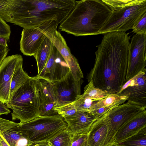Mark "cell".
Instances as JSON below:
<instances>
[{"instance_id": "6da1fadb", "label": "cell", "mask_w": 146, "mask_h": 146, "mask_svg": "<svg viewBox=\"0 0 146 146\" xmlns=\"http://www.w3.org/2000/svg\"><path fill=\"white\" fill-rule=\"evenodd\" d=\"M129 34L122 32L108 33L96 46L94 66L87 78L88 82L109 94L118 93L126 82Z\"/></svg>"}, {"instance_id": "7a4b0ae2", "label": "cell", "mask_w": 146, "mask_h": 146, "mask_svg": "<svg viewBox=\"0 0 146 146\" xmlns=\"http://www.w3.org/2000/svg\"><path fill=\"white\" fill-rule=\"evenodd\" d=\"M74 0H19L15 8L2 16L6 22L27 28L55 20L61 23L75 6Z\"/></svg>"}, {"instance_id": "3957f363", "label": "cell", "mask_w": 146, "mask_h": 146, "mask_svg": "<svg viewBox=\"0 0 146 146\" xmlns=\"http://www.w3.org/2000/svg\"><path fill=\"white\" fill-rule=\"evenodd\" d=\"M111 12L102 0L76 1L75 6L60 23L59 29L77 36L98 35Z\"/></svg>"}, {"instance_id": "277c9868", "label": "cell", "mask_w": 146, "mask_h": 146, "mask_svg": "<svg viewBox=\"0 0 146 146\" xmlns=\"http://www.w3.org/2000/svg\"><path fill=\"white\" fill-rule=\"evenodd\" d=\"M39 92L38 79L31 77L12 94L5 104L12 110L13 121L19 120L23 123L39 117Z\"/></svg>"}, {"instance_id": "5b68a950", "label": "cell", "mask_w": 146, "mask_h": 146, "mask_svg": "<svg viewBox=\"0 0 146 146\" xmlns=\"http://www.w3.org/2000/svg\"><path fill=\"white\" fill-rule=\"evenodd\" d=\"M111 10L110 16L99 31L100 34L125 32L132 29L138 19L146 12V0H131L123 6Z\"/></svg>"}, {"instance_id": "8992f818", "label": "cell", "mask_w": 146, "mask_h": 146, "mask_svg": "<svg viewBox=\"0 0 146 146\" xmlns=\"http://www.w3.org/2000/svg\"><path fill=\"white\" fill-rule=\"evenodd\" d=\"M67 127L64 118L59 114L38 117L18 126L33 143L47 141Z\"/></svg>"}, {"instance_id": "52a82bcc", "label": "cell", "mask_w": 146, "mask_h": 146, "mask_svg": "<svg viewBox=\"0 0 146 146\" xmlns=\"http://www.w3.org/2000/svg\"><path fill=\"white\" fill-rule=\"evenodd\" d=\"M56 20L48 21L39 25L22 30L20 42V50L25 55L34 56L48 35L57 29Z\"/></svg>"}, {"instance_id": "ba28073f", "label": "cell", "mask_w": 146, "mask_h": 146, "mask_svg": "<svg viewBox=\"0 0 146 146\" xmlns=\"http://www.w3.org/2000/svg\"><path fill=\"white\" fill-rule=\"evenodd\" d=\"M146 108L127 102L111 109L109 115L111 120L110 125L104 146L112 145L119 129L134 117L146 110Z\"/></svg>"}, {"instance_id": "9c48e42d", "label": "cell", "mask_w": 146, "mask_h": 146, "mask_svg": "<svg viewBox=\"0 0 146 146\" xmlns=\"http://www.w3.org/2000/svg\"><path fill=\"white\" fill-rule=\"evenodd\" d=\"M146 34L136 33L131 39L129 48L126 82L146 70Z\"/></svg>"}, {"instance_id": "30bf717a", "label": "cell", "mask_w": 146, "mask_h": 146, "mask_svg": "<svg viewBox=\"0 0 146 146\" xmlns=\"http://www.w3.org/2000/svg\"><path fill=\"white\" fill-rule=\"evenodd\" d=\"M83 80H76L70 72L62 80L52 83L56 100L54 107L73 102L81 95Z\"/></svg>"}, {"instance_id": "8fae6325", "label": "cell", "mask_w": 146, "mask_h": 146, "mask_svg": "<svg viewBox=\"0 0 146 146\" xmlns=\"http://www.w3.org/2000/svg\"><path fill=\"white\" fill-rule=\"evenodd\" d=\"M70 72L68 64L53 44L46 65L35 77L53 83L62 80Z\"/></svg>"}, {"instance_id": "7c38bea8", "label": "cell", "mask_w": 146, "mask_h": 146, "mask_svg": "<svg viewBox=\"0 0 146 146\" xmlns=\"http://www.w3.org/2000/svg\"><path fill=\"white\" fill-rule=\"evenodd\" d=\"M146 70L127 81L117 93L127 97V102L146 108Z\"/></svg>"}, {"instance_id": "4fadbf2b", "label": "cell", "mask_w": 146, "mask_h": 146, "mask_svg": "<svg viewBox=\"0 0 146 146\" xmlns=\"http://www.w3.org/2000/svg\"><path fill=\"white\" fill-rule=\"evenodd\" d=\"M68 64L70 72L76 80H82L84 76L77 59L72 54L65 40L60 33L55 29L47 35Z\"/></svg>"}, {"instance_id": "5bb4252c", "label": "cell", "mask_w": 146, "mask_h": 146, "mask_svg": "<svg viewBox=\"0 0 146 146\" xmlns=\"http://www.w3.org/2000/svg\"><path fill=\"white\" fill-rule=\"evenodd\" d=\"M22 56L16 54L6 57L0 65V100L5 104L9 101L12 77Z\"/></svg>"}, {"instance_id": "9a60e30c", "label": "cell", "mask_w": 146, "mask_h": 146, "mask_svg": "<svg viewBox=\"0 0 146 146\" xmlns=\"http://www.w3.org/2000/svg\"><path fill=\"white\" fill-rule=\"evenodd\" d=\"M38 79L40 102L38 116L48 117L58 114L54 109L56 100L52 84L43 79Z\"/></svg>"}, {"instance_id": "2e32d148", "label": "cell", "mask_w": 146, "mask_h": 146, "mask_svg": "<svg viewBox=\"0 0 146 146\" xmlns=\"http://www.w3.org/2000/svg\"><path fill=\"white\" fill-rule=\"evenodd\" d=\"M113 108L98 118L92 123L88 134V146H104L110 125L109 115Z\"/></svg>"}, {"instance_id": "e0dca14e", "label": "cell", "mask_w": 146, "mask_h": 146, "mask_svg": "<svg viewBox=\"0 0 146 146\" xmlns=\"http://www.w3.org/2000/svg\"><path fill=\"white\" fill-rule=\"evenodd\" d=\"M98 118L92 112L80 111L64 119L70 132L78 134H88L92 123Z\"/></svg>"}, {"instance_id": "ac0fdd59", "label": "cell", "mask_w": 146, "mask_h": 146, "mask_svg": "<svg viewBox=\"0 0 146 146\" xmlns=\"http://www.w3.org/2000/svg\"><path fill=\"white\" fill-rule=\"evenodd\" d=\"M145 127H146V110L134 117L119 129L115 135L112 145L124 141L136 134Z\"/></svg>"}, {"instance_id": "d6986e66", "label": "cell", "mask_w": 146, "mask_h": 146, "mask_svg": "<svg viewBox=\"0 0 146 146\" xmlns=\"http://www.w3.org/2000/svg\"><path fill=\"white\" fill-rule=\"evenodd\" d=\"M1 134L10 146H30L33 143L18 126L11 128Z\"/></svg>"}, {"instance_id": "ffe728a7", "label": "cell", "mask_w": 146, "mask_h": 146, "mask_svg": "<svg viewBox=\"0 0 146 146\" xmlns=\"http://www.w3.org/2000/svg\"><path fill=\"white\" fill-rule=\"evenodd\" d=\"M53 45L51 40L47 36L34 56L37 62L38 74L46 65Z\"/></svg>"}, {"instance_id": "44dd1931", "label": "cell", "mask_w": 146, "mask_h": 146, "mask_svg": "<svg viewBox=\"0 0 146 146\" xmlns=\"http://www.w3.org/2000/svg\"><path fill=\"white\" fill-rule=\"evenodd\" d=\"M23 61L22 59L19 62L13 74L11 83L9 97L31 77L23 69Z\"/></svg>"}, {"instance_id": "7402d4cb", "label": "cell", "mask_w": 146, "mask_h": 146, "mask_svg": "<svg viewBox=\"0 0 146 146\" xmlns=\"http://www.w3.org/2000/svg\"><path fill=\"white\" fill-rule=\"evenodd\" d=\"M73 135L67 127L47 141L51 146H71Z\"/></svg>"}, {"instance_id": "603a6c76", "label": "cell", "mask_w": 146, "mask_h": 146, "mask_svg": "<svg viewBox=\"0 0 146 146\" xmlns=\"http://www.w3.org/2000/svg\"><path fill=\"white\" fill-rule=\"evenodd\" d=\"M127 99V97L119 96L117 94H110L106 98L97 102L96 108L102 107L113 108L123 104Z\"/></svg>"}, {"instance_id": "cb8c5ba5", "label": "cell", "mask_w": 146, "mask_h": 146, "mask_svg": "<svg viewBox=\"0 0 146 146\" xmlns=\"http://www.w3.org/2000/svg\"><path fill=\"white\" fill-rule=\"evenodd\" d=\"M99 101L86 97L80 95L73 102L78 112H92L96 108V104Z\"/></svg>"}, {"instance_id": "d4e9b609", "label": "cell", "mask_w": 146, "mask_h": 146, "mask_svg": "<svg viewBox=\"0 0 146 146\" xmlns=\"http://www.w3.org/2000/svg\"><path fill=\"white\" fill-rule=\"evenodd\" d=\"M110 94L106 91L95 87L90 82L85 86L84 93L82 95L85 97L100 100Z\"/></svg>"}, {"instance_id": "484cf974", "label": "cell", "mask_w": 146, "mask_h": 146, "mask_svg": "<svg viewBox=\"0 0 146 146\" xmlns=\"http://www.w3.org/2000/svg\"><path fill=\"white\" fill-rule=\"evenodd\" d=\"M117 144L121 146H146V127L136 134Z\"/></svg>"}, {"instance_id": "4316f807", "label": "cell", "mask_w": 146, "mask_h": 146, "mask_svg": "<svg viewBox=\"0 0 146 146\" xmlns=\"http://www.w3.org/2000/svg\"><path fill=\"white\" fill-rule=\"evenodd\" d=\"M54 110L64 118L72 115L78 111L73 102L61 106L54 107Z\"/></svg>"}, {"instance_id": "83f0119b", "label": "cell", "mask_w": 146, "mask_h": 146, "mask_svg": "<svg viewBox=\"0 0 146 146\" xmlns=\"http://www.w3.org/2000/svg\"><path fill=\"white\" fill-rule=\"evenodd\" d=\"M19 0H0V17L13 10L18 4Z\"/></svg>"}, {"instance_id": "f1b7e54d", "label": "cell", "mask_w": 146, "mask_h": 146, "mask_svg": "<svg viewBox=\"0 0 146 146\" xmlns=\"http://www.w3.org/2000/svg\"><path fill=\"white\" fill-rule=\"evenodd\" d=\"M132 32L137 34H146V12L136 21L132 28Z\"/></svg>"}, {"instance_id": "f546056e", "label": "cell", "mask_w": 146, "mask_h": 146, "mask_svg": "<svg viewBox=\"0 0 146 146\" xmlns=\"http://www.w3.org/2000/svg\"><path fill=\"white\" fill-rule=\"evenodd\" d=\"M71 146H88V134H73Z\"/></svg>"}, {"instance_id": "4dcf8cb0", "label": "cell", "mask_w": 146, "mask_h": 146, "mask_svg": "<svg viewBox=\"0 0 146 146\" xmlns=\"http://www.w3.org/2000/svg\"><path fill=\"white\" fill-rule=\"evenodd\" d=\"M11 34L10 26L0 17V37L5 38L8 41Z\"/></svg>"}, {"instance_id": "1f68e13d", "label": "cell", "mask_w": 146, "mask_h": 146, "mask_svg": "<svg viewBox=\"0 0 146 146\" xmlns=\"http://www.w3.org/2000/svg\"><path fill=\"white\" fill-rule=\"evenodd\" d=\"M20 124V123H17L13 121L0 117V134L11 128L19 126Z\"/></svg>"}, {"instance_id": "d6a6232c", "label": "cell", "mask_w": 146, "mask_h": 146, "mask_svg": "<svg viewBox=\"0 0 146 146\" xmlns=\"http://www.w3.org/2000/svg\"><path fill=\"white\" fill-rule=\"evenodd\" d=\"M9 51L8 46L4 45L0 42V65L6 57Z\"/></svg>"}, {"instance_id": "836d02e7", "label": "cell", "mask_w": 146, "mask_h": 146, "mask_svg": "<svg viewBox=\"0 0 146 146\" xmlns=\"http://www.w3.org/2000/svg\"><path fill=\"white\" fill-rule=\"evenodd\" d=\"M10 112L6 104L0 100V116L3 114L7 115Z\"/></svg>"}, {"instance_id": "e575fe53", "label": "cell", "mask_w": 146, "mask_h": 146, "mask_svg": "<svg viewBox=\"0 0 146 146\" xmlns=\"http://www.w3.org/2000/svg\"><path fill=\"white\" fill-rule=\"evenodd\" d=\"M30 146H51L48 141L33 143Z\"/></svg>"}, {"instance_id": "d590c367", "label": "cell", "mask_w": 146, "mask_h": 146, "mask_svg": "<svg viewBox=\"0 0 146 146\" xmlns=\"http://www.w3.org/2000/svg\"><path fill=\"white\" fill-rule=\"evenodd\" d=\"M0 146H10L1 134H0Z\"/></svg>"}, {"instance_id": "8d00e7d4", "label": "cell", "mask_w": 146, "mask_h": 146, "mask_svg": "<svg viewBox=\"0 0 146 146\" xmlns=\"http://www.w3.org/2000/svg\"><path fill=\"white\" fill-rule=\"evenodd\" d=\"M7 42V40L5 38L0 37V42L2 44L5 46H8Z\"/></svg>"}, {"instance_id": "74e56055", "label": "cell", "mask_w": 146, "mask_h": 146, "mask_svg": "<svg viewBox=\"0 0 146 146\" xmlns=\"http://www.w3.org/2000/svg\"><path fill=\"white\" fill-rule=\"evenodd\" d=\"M109 146H121L118 144H114L112 145H110Z\"/></svg>"}]
</instances>
